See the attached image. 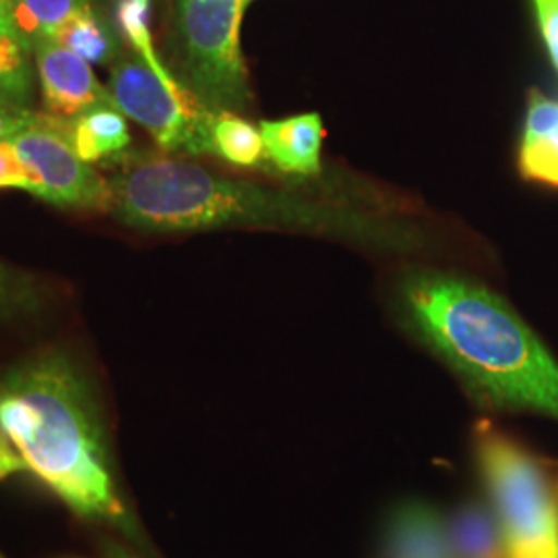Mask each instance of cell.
<instances>
[{"label":"cell","mask_w":558,"mask_h":558,"mask_svg":"<svg viewBox=\"0 0 558 558\" xmlns=\"http://www.w3.org/2000/svg\"><path fill=\"white\" fill-rule=\"evenodd\" d=\"M0 430L71 511L129 527L98 401L64 350H41L0 373Z\"/></svg>","instance_id":"obj_1"},{"label":"cell","mask_w":558,"mask_h":558,"mask_svg":"<svg viewBox=\"0 0 558 558\" xmlns=\"http://www.w3.org/2000/svg\"><path fill=\"white\" fill-rule=\"evenodd\" d=\"M112 186V214L141 232L174 234L223 228L296 230L403 246L414 230L338 205L244 180L221 179L186 160L145 158L124 166Z\"/></svg>","instance_id":"obj_2"},{"label":"cell","mask_w":558,"mask_h":558,"mask_svg":"<svg viewBox=\"0 0 558 558\" xmlns=\"http://www.w3.org/2000/svg\"><path fill=\"white\" fill-rule=\"evenodd\" d=\"M401 302L420 338L490 408L558 420V362L518 313L474 279L414 271Z\"/></svg>","instance_id":"obj_3"},{"label":"cell","mask_w":558,"mask_h":558,"mask_svg":"<svg viewBox=\"0 0 558 558\" xmlns=\"http://www.w3.org/2000/svg\"><path fill=\"white\" fill-rule=\"evenodd\" d=\"M253 0H179L177 80L209 112L244 114L253 94L240 50L242 17Z\"/></svg>","instance_id":"obj_4"},{"label":"cell","mask_w":558,"mask_h":558,"mask_svg":"<svg viewBox=\"0 0 558 558\" xmlns=\"http://www.w3.org/2000/svg\"><path fill=\"white\" fill-rule=\"evenodd\" d=\"M476 451L509 555L558 542L557 493L538 459L488 420L476 426Z\"/></svg>","instance_id":"obj_5"},{"label":"cell","mask_w":558,"mask_h":558,"mask_svg":"<svg viewBox=\"0 0 558 558\" xmlns=\"http://www.w3.org/2000/svg\"><path fill=\"white\" fill-rule=\"evenodd\" d=\"M108 89L126 119L135 120L166 151L214 154L209 112L180 81L161 80L140 54L114 64Z\"/></svg>","instance_id":"obj_6"},{"label":"cell","mask_w":558,"mask_h":558,"mask_svg":"<svg viewBox=\"0 0 558 558\" xmlns=\"http://www.w3.org/2000/svg\"><path fill=\"white\" fill-rule=\"evenodd\" d=\"M9 141L40 182L36 197L59 207L112 209L114 195L110 180L100 177L92 163L77 156L69 137V120L36 112V119Z\"/></svg>","instance_id":"obj_7"},{"label":"cell","mask_w":558,"mask_h":558,"mask_svg":"<svg viewBox=\"0 0 558 558\" xmlns=\"http://www.w3.org/2000/svg\"><path fill=\"white\" fill-rule=\"evenodd\" d=\"M46 112L71 120L98 106H117L110 89L96 80L92 64L52 38L32 41Z\"/></svg>","instance_id":"obj_8"},{"label":"cell","mask_w":558,"mask_h":558,"mask_svg":"<svg viewBox=\"0 0 558 558\" xmlns=\"http://www.w3.org/2000/svg\"><path fill=\"white\" fill-rule=\"evenodd\" d=\"M265 156L286 174L315 177L320 172L325 126L319 114L308 112L290 119L263 120L259 124Z\"/></svg>","instance_id":"obj_9"},{"label":"cell","mask_w":558,"mask_h":558,"mask_svg":"<svg viewBox=\"0 0 558 558\" xmlns=\"http://www.w3.org/2000/svg\"><path fill=\"white\" fill-rule=\"evenodd\" d=\"M519 172L523 179L558 186V100L538 89L527 94Z\"/></svg>","instance_id":"obj_10"},{"label":"cell","mask_w":558,"mask_h":558,"mask_svg":"<svg viewBox=\"0 0 558 558\" xmlns=\"http://www.w3.org/2000/svg\"><path fill=\"white\" fill-rule=\"evenodd\" d=\"M383 558H453L447 525L426 505H403L389 521Z\"/></svg>","instance_id":"obj_11"},{"label":"cell","mask_w":558,"mask_h":558,"mask_svg":"<svg viewBox=\"0 0 558 558\" xmlns=\"http://www.w3.org/2000/svg\"><path fill=\"white\" fill-rule=\"evenodd\" d=\"M34 94L32 46L13 20L9 0H0V108L32 110Z\"/></svg>","instance_id":"obj_12"},{"label":"cell","mask_w":558,"mask_h":558,"mask_svg":"<svg viewBox=\"0 0 558 558\" xmlns=\"http://www.w3.org/2000/svg\"><path fill=\"white\" fill-rule=\"evenodd\" d=\"M453 558H509V546L493 507L480 500L461 505L447 523Z\"/></svg>","instance_id":"obj_13"},{"label":"cell","mask_w":558,"mask_h":558,"mask_svg":"<svg viewBox=\"0 0 558 558\" xmlns=\"http://www.w3.org/2000/svg\"><path fill=\"white\" fill-rule=\"evenodd\" d=\"M69 137L81 160H106L129 147L126 117L117 106H98L69 120Z\"/></svg>","instance_id":"obj_14"},{"label":"cell","mask_w":558,"mask_h":558,"mask_svg":"<svg viewBox=\"0 0 558 558\" xmlns=\"http://www.w3.org/2000/svg\"><path fill=\"white\" fill-rule=\"evenodd\" d=\"M9 7L29 46L40 38H54L69 21L94 11L89 0H9Z\"/></svg>","instance_id":"obj_15"},{"label":"cell","mask_w":558,"mask_h":558,"mask_svg":"<svg viewBox=\"0 0 558 558\" xmlns=\"http://www.w3.org/2000/svg\"><path fill=\"white\" fill-rule=\"evenodd\" d=\"M211 140L216 156L240 168L257 166L267 158L259 129L234 112L214 114Z\"/></svg>","instance_id":"obj_16"},{"label":"cell","mask_w":558,"mask_h":558,"mask_svg":"<svg viewBox=\"0 0 558 558\" xmlns=\"http://www.w3.org/2000/svg\"><path fill=\"white\" fill-rule=\"evenodd\" d=\"M52 40L73 50L89 64H104L114 59L119 48L117 36H112L110 27L96 15V11L83 13L80 17L69 21Z\"/></svg>","instance_id":"obj_17"},{"label":"cell","mask_w":558,"mask_h":558,"mask_svg":"<svg viewBox=\"0 0 558 558\" xmlns=\"http://www.w3.org/2000/svg\"><path fill=\"white\" fill-rule=\"evenodd\" d=\"M44 308V292L32 274L0 259V323L32 319Z\"/></svg>","instance_id":"obj_18"},{"label":"cell","mask_w":558,"mask_h":558,"mask_svg":"<svg viewBox=\"0 0 558 558\" xmlns=\"http://www.w3.org/2000/svg\"><path fill=\"white\" fill-rule=\"evenodd\" d=\"M117 20L124 36L133 41L135 52L160 75L161 80L179 81L177 75L163 64V60L158 57L154 48L151 29H149V0H120Z\"/></svg>","instance_id":"obj_19"},{"label":"cell","mask_w":558,"mask_h":558,"mask_svg":"<svg viewBox=\"0 0 558 558\" xmlns=\"http://www.w3.org/2000/svg\"><path fill=\"white\" fill-rule=\"evenodd\" d=\"M0 189H20L38 195L40 182L21 160L17 147L11 141H0Z\"/></svg>","instance_id":"obj_20"},{"label":"cell","mask_w":558,"mask_h":558,"mask_svg":"<svg viewBox=\"0 0 558 558\" xmlns=\"http://www.w3.org/2000/svg\"><path fill=\"white\" fill-rule=\"evenodd\" d=\"M538 15L539 32L558 71V0H534Z\"/></svg>","instance_id":"obj_21"},{"label":"cell","mask_w":558,"mask_h":558,"mask_svg":"<svg viewBox=\"0 0 558 558\" xmlns=\"http://www.w3.org/2000/svg\"><path fill=\"white\" fill-rule=\"evenodd\" d=\"M34 119H36L34 110L0 108V141L13 140Z\"/></svg>","instance_id":"obj_22"},{"label":"cell","mask_w":558,"mask_h":558,"mask_svg":"<svg viewBox=\"0 0 558 558\" xmlns=\"http://www.w3.org/2000/svg\"><path fill=\"white\" fill-rule=\"evenodd\" d=\"M21 472H27V465L13 447V442L0 430V482Z\"/></svg>","instance_id":"obj_23"},{"label":"cell","mask_w":558,"mask_h":558,"mask_svg":"<svg viewBox=\"0 0 558 558\" xmlns=\"http://www.w3.org/2000/svg\"><path fill=\"white\" fill-rule=\"evenodd\" d=\"M509 558H558V542H544L536 546L519 548L515 553H511Z\"/></svg>","instance_id":"obj_24"},{"label":"cell","mask_w":558,"mask_h":558,"mask_svg":"<svg viewBox=\"0 0 558 558\" xmlns=\"http://www.w3.org/2000/svg\"><path fill=\"white\" fill-rule=\"evenodd\" d=\"M108 555H110V558H137L133 557L131 553H126L124 548L117 546V544H110V548H108Z\"/></svg>","instance_id":"obj_25"},{"label":"cell","mask_w":558,"mask_h":558,"mask_svg":"<svg viewBox=\"0 0 558 558\" xmlns=\"http://www.w3.org/2000/svg\"><path fill=\"white\" fill-rule=\"evenodd\" d=\"M0 558H2V557H0Z\"/></svg>","instance_id":"obj_26"}]
</instances>
